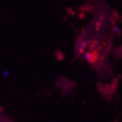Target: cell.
Wrapping results in <instances>:
<instances>
[{
    "instance_id": "obj_1",
    "label": "cell",
    "mask_w": 122,
    "mask_h": 122,
    "mask_svg": "<svg viewBox=\"0 0 122 122\" xmlns=\"http://www.w3.org/2000/svg\"><path fill=\"white\" fill-rule=\"evenodd\" d=\"M99 76L103 79H108L110 77L112 76V71L110 70L109 67H107L104 64H103V66L99 68Z\"/></svg>"
},
{
    "instance_id": "obj_2",
    "label": "cell",
    "mask_w": 122,
    "mask_h": 122,
    "mask_svg": "<svg viewBox=\"0 0 122 122\" xmlns=\"http://www.w3.org/2000/svg\"><path fill=\"white\" fill-rule=\"evenodd\" d=\"M85 59H86L90 64H95L99 61V53L97 52V51H94V52H86Z\"/></svg>"
},
{
    "instance_id": "obj_3",
    "label": "cell",
    "mask_w": 122,
    "mask_h": 122,
    "mask_svg": "<svg viewBox=\"0 0 122 122\" xmlns=\"http://www.w3.org/2000/svg\"><path fill=\"white\" fill-rule=\"evenodd\" d=\"M71 82L68 81L66 79H65L64 77H59L56 79L55 81V84L58 87H62V88H65V87L68 86L69 85L71 84Z\"/></svg>"
},
{
    "instance_id": "obj_4",
    "label": "cell",
    "mask_w": 122,
    "mask_h": 122,
    "mask_svg": "<svg viewBox=\"0 0 122 122\" xmlns=\"http://www.w3.org/2000/svg\"><path fill=\"white\" fill-rule=\"evenodd\" d=\"M112 53H113V55H114L117 59L122 58V46H119V47H117V48L113 51Z\"/></svg>"
},
{
    "instance_id": "obj_5",
    "label": "cell",
    "mask_w": 122,
    "mask_h": 122,
    "mask_svg": "<svg viewBox=\"0 0 122 122\" xmlns=\"http://www.w3.org/2000/svg\"><path fill=\"white\" fill-rule=\"evenodd\" d=\"M80 10L92 12V11H93V7H92L91 5H88V4H87V5H83V6H81V7H80Z\"/></svg>"
},
{
    "instance_id": "obj_6",
    "label": "cell",
    "mask_w": 122,
    "mask_h": 122,
    "mask_svg": "<svg viewBox=\"0 0 122 122\" xmlns=\"http://www.w3.org/2000/svg\"><path fill=\"white\" fill-rule=\"evenodd\" d=\"M55 54H56V57H57V59H58V60L62 61L65 59V54L61 51H55Z\"/></svg>"
},
{
    "instance_id": "obj_7",
    "label": "cell",
    "mask_w": 122,
    "mask_h": 122,
    "mask_svg": "<svg viewBox=\"0 0 122 122\" xmlns=\"http://www.w3.org/2000/svg\"><path fill=\"white\" fill-rule=\"evenodd\" d=\"M67 11H68V12L70 13L71 15H74V14H75V11H73V10H71V8H68V9H67Z\"/></svg>"
},
{
    "instance_id": "obj_8",
    "label": "cell",
    "mask_w": 122,
    "mask_h": 122,
    "mask_svg": "<svg viewBox=\"0 0 122 122\" xmlns=\"http://www.w3.org/2000/svg\"><path fill=\"white\" fill-rule=\"evenodd\" d=\"M84 14H83V13H81V14H80V15H79V18H84Z\"/></svg>"
},
{
    "instance_id": "obj_9",
    "label": "cell",
    "mask_w": 122,
    "mask_h": 122,
    "mask_svg": "<svg viewBox=\"0 0 122 122\" xmlns=\"http://www.w3.org/2000/svg\"><path fill=\"white\" fill-rule=\"evenodd\" d=\"M4 74H5V76H7V75H8V73H7V71H5V72H4Z\"/></svg>"
}]
</instances>
